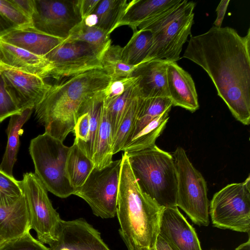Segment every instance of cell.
Returning <instances> with one entry per match:
<instances>
[{
  "instance_id": "6da1fadb",
  "label": "cell",
  "mask_w": 250,
  "mask_h": 250,
  "mask_svg": "<svg viewBox=\"0 0 250 250\" xmlns=\"http://www.w3.org/2000/svg\"><path fill=\"white\" fill-rule=\"evenodd\" d=\"M183 58L201 67L233 116L250 123V29L245 36L229 27L191 36Z\"/></svg>"
},
{
  "instance_id": "7a4b0ae2",
  "label": "cell",
  "mask_w": 250,
  "mask_h": 250,
  "mask_svg": "<svg viewBox=\"0 0 250 250\" xmlns=\"http://www.w3.org/2000/svg\"><path fill=\"white\" fill-rule=\"evenodd\" d=\"M111 81L103 69H94L52 85L34 108L38 122L45 132L63 142L73 132L78 118L89 104L103 94Z\"/></svg>"
},
{
  "instance_id": "3957f363",
  "label": "cell",
  "mask_w": 250,
  "mask_h": 250,
  "mask_svg": "<svg viewBox=\"0 0 250 250\" xmlns=\"http://www.w3.org/2000/svg\"><path fill=\"white\" fill-rule=\"evenodd\" d=\"M121 159L116 210L119 232L139 248L156 250L163 208L142 190L126 153Z\"/></svg>"
},
{
  "instance_id": "277c9868",
  "label": "cell",
  "mask_w": 250,
  "mask_h": 250,
  "mask_svg": "<svg viewBox=\"0 0 250 250\" xmlns=\"http://www.w3.org/2000/svg\"><path fill=\"white\" fill-rule=\"evenodd\" d=\"M126 154L142 190L161 207L176 206L177 176L172 154L156 145Z\"/></svg>"
},
{
  "instance_id": "5b68a950",
  "label": "cell",
  "mask_w": 250,
  "mask_h": 250,
  "mask_svg": "<svg viewBox=\"0 0 250 250\" xmlns=\"http://www.w3.org/2000/svg\"><path fill=\"white\" fill-rule=\"evenodd\" d=\"M195 3L181 0L164 13L141 23L137 30L149 31L152 42L147 61L176 62L191 33Z\"/></svg>"
},
{
  "instance_id": "8992f818",
  "label": "cell",
  "mask_w": 250,
  "mask_h": 250,
  "mask_svg": "<svg viewBox=\"0 0 250 250\" xmlns=\"http://www.w3.org/2000/svg\"><path fill=\"white\" fill-rule=\"evenodd\" d=\"M69 149L63 142L45 132L32 139L29 146L35 174L48 191L61 198L75 191L65 176Z\"/></svg>"
},
{
  "instance_id": "52a82bcc",
  "label": "cell",
  "mask_w": 250,
  "mask_h": 250,
  "mask_svg": "<svg viewBox=\"0 0 250 250\" xmlns=\"http://www.w3.org/2000/svg\"><path fill=\"white\" fill-rule=\"evenodd\" d=\"M172 155L177 176L176 206L194 224L208 226L209 205L204 177L193 166L182 147H177Z\"/></svg>"
},
{
  "instance_id": "ba28073f",
  "label": "cell",
  "mask_w": 250,
  "mask_h": 250,
  "mask_svg": "<svg viewBox=\"0 0 250 250\" xmlns=\"http://www.w3.org/2000/svg\"><path fill=\"white\" fill-rule=\"evenodd\" d=\"M213 225L222 229L250 232V176L243 182L229 184L215 193L209 212Z\"/></svg>"
},
{
  "instance_id": "9c48e42d",
  "label": "cell",
  "mask_w": 250,
  "mask_h": 250,
  "mask_svg": "<svg viewBox=\"0 0 250 250\" xmlns=\"http://www.w3.org/2000/svg\"><path fill=\"white\" fill-rule=\"evenodd\" d=\"M20 184L27 206L31 229L36 231L37 240L49 245L56 239L62 219L53 208L48 191L35 173H24Z\"/></svg>"
},
{
  "instance_id": "30bf717a",
  "label": "cell",
  "mask_w": 250,
  "mask_h": 250,
  "mask_svg": "<svg viewBox=\"0 0 250 250\" xmlns=\"http://www.w3.org/2000/svg\"><path fill=\"white\" fill-rule=\"evenodd\" d=\"M122 159L102 169L94 168L84 183L74 195L84 200L93 213L103 219L113 218L116 213Z\"/></svg>"
},
{
  "instance_id": "8fae6325",
  "label": "cell",
  "mask_w": 250,
  "mask_h": 250,
  "mask_svg": "<svg viewBox=\"0 0 250 250\" xmlns=\"http://www.w3.org/2000/svg\"><path fill=\"white\" fill-rule=\"evenodd\" d=\"M103 55L86 43L64 42L44 57L50 64V77L60 79L94 69H103Z\"/></svg>"
},
{
  "instance_id": "7c38bea8",
  "label": "cell",
  "mask_w": 250,
  "mask_h": 250,
  "mask_svg": "<svg viewBox=\"0 0 250 250\" xmlns=\"http://www.w3.org/2000/svg\"><path fill=\"white\" fill-rule=\"evenodd\" d=\"M82 20L77 0H35L32 25L42 33L65 40Z\"/></svg>"
},
{
  "instance_id": "4fadbf2b",
  "label": "cell",
  "mask_w": 250,
  "mask_h": 250,
  "mask_svg": "<svg viewBox=\"0 0 250 250\" xmlns=\"http://www.w3.org/2000/svg\"><path fill=\"white\" fill-rule=\"evenodd\" d=\"M0 73L6 89L21 111L34 109L52 87L44 79L0 62Z\"/></svg>"
},
{
  "instance_id": "5bb4252c",
  "label": "cell",
  "mask_w": 250,
  "mask_h": 250,
  "mask_svg": "<svg viewBox=\"0 0 250 250\" xmlns=\"http://www.w3.org/2000/svg\"><path fill=\"white\" fill-rule=\"evenodd\" d=\"M49 250H111L100 233L83 218L62 220Z\"/></svg>"
},
{
  "instance_id": "9a60e30c",
  "label": "cell",
  "mask_w": 250,
  "mask_h": 250,
  "mask_svg": "<svg viewBox=\"0 0 250 250\" xmlns=\"http://www.w3.org/2000/svg\"><path fill=\"white\" fill-rule=\"evenodd\" d=\"M159 235L172 250H202L194 229L177 206L163 208Z\"/></svg>"
},
{
  "instance_id": "2e32d148",
  "label": "cell",
  "mask_w": 250,
  "mask_h": 250,
  "mask_svg": "<svg viewBox=\"0 0 250 250\" xmlns=\"http://www.w3.org/2000/svg\"><path fill=\"white\" fill-rule=\"evenodd\" d=\"M167 85L172 106L190 112L199 107L198 95L191 75L176 62H169L167 70Z\"/></svg>"
},
{
  "instance_id": "e0dca14e",
  "label": "cell",
  "mask_w": 250,
  "mask_h": 250,
  "mask_svg": "<svg viewBox=\"0 0 250 250\" xmlns=\"http://www.w3.org/2000/svg\"><path fill=\"white\" fill-rule=\"evenodd\" d=\"M165 60H151L137 65L132 76L137 78L141 95L144 98L168 97Z\"/></svg>"
},
{
  "instance_id": "ac0fdd59",
  "label": "cell",
  "mask_w": 250,
  "mask_h": 250,
  "mask_svg": "<svg viewBox=\"0 0 250 250\" xmlns=\"http://www.w3.org/2000/svg\"><path fill=\"white\" fill-rule=\"evenodd\" d=\"M1 62L12 68L37 75L50 77V64L43 56L34 54L0 39Z\"/></svg>"
},
{
  "instance_id": "d6986e66",
  "label": "cell",
  "mask_w": 250,
  "mask_h": 250,
  "mask_svg": "<svg viewBox=\"0 0 250 250\" xmlns=\"http://www.w3.org/2000/svg\"><path fill=\"white\" fill-rule=\"evenodd\" d=\"M0 39L43 57L64 42V40L42 33L33 27L11 29L0 36Z\"/></svg>"
},
{
  "instance_id": "ffe728a7",
  "label": "cell",
  "mask_w": 250,
  "mask_h": 250,
  "mask_svg": "<svg viewBox=\"0 0 250 250\" xmlns=\"http://www.w3.org/2000/svg\"><path fill=\"white\" fill-rule=\"evenodd\" d=\"M31 229L23 194L11 205L0 206V238L4 242L18 237Z\"/></svg>"
},
{
  "instance_id": "44dd1931",
  "label": "cell",
  "mask_w": 250,
  "mask_h": 250,
  "mask_svg": "<svg viewBox=\"0 0 250 250\" xmlns=\"http://www.w3.org/2000/svg\"><path fill=\"white\" fill-rule=\"evenodd\" d=\"M181 0H133L128 2L117 28L127 25L133 31L142 23L164 13Z\"/></svg>"
},
{
  "instance_id": "7402d4cb",
  "label": "cell",
  "mask_w": 250,
  "mask_h": 250,
  "mask_svg": "<svg viewBox=\"0 0 250 250\" xmlns=\"http://www.w3.org/2000/svg\"><path fill=\"white\" fill-rule=\"evenodd\" d=\"M33 109L27 108L10 117L6 129L7 145L0 164V169L9 176H13V169L19 149V137L23 132L22 127L30 118Z\"/></svg>"
},
{
  "instance_id": "603a6c76",
  "label": "cell",
  "mask_w": 250,
  "mask_h": 250,
  "mask_svg": "<svg viewBox=\"0 0 250 250\" xmlns=\"http://www.w3.org/2000/svg\"><path fill=\"white\" fill-rule=\"evenodd\" d=\"M112 142L111 126L106 106L103 101L93 158L95 168L102 169L112 162Z\"/></svg>"
},
{
  "instance_id": "cb8c5ba5",
  "label": "cell",
  "mask_w": 250,
  "mask_h": 250,
  "mask_svg": "<svg viewBox=\"0 0 250 250\" xmlns=\"http://www.w3.org/2000/svg\"><path fill=\"white\" fill-rule=\"evenodd\" d=\"M95 167L92 160L87 157L75 144L70 147L65 165V176L75 189L81 187Z\"/></svg>"
},
{
  "instance_id": "d4e9b609",
  "label": "cell",
  "mask_w": 250,
  "mask_h": 250,
  "mask_svg": "<svg viewBox=\"0 0 250 250\" xmlns=\"http://www.w3.org/2000/svg\"><path fill=\"white\" fill-rule=\"evenodd\" d=\"M168 108L147 124L126 144L122 149L128 153L143 150L155 145L157 138L165 128L169 119Z\"/></svg>"
},
{
  "instance_id": "484cf974",
  "label": "cell",
  "mask_w": 250,
  "mask_h": 250,
  "mask_svg": "<svg viewBox=\"0 0 250 250\" xmlns=\"http://www.w3.org/2000/svg\"><path fill=\"white\" fill-rule=\"evenodd\" d=\"M128 4L126 0H100L93 13L96 18L95 25L110 35L117 28Z\"/></svg>"
},
{
  "instance_id": "4316f807",
  "label": "cell",
  "mask_w": 250,
  "mask_h": 250,
  "mask_svg": "<svg viewBox=\"0 0 250 250\" xmlns=\"http://www.w3.org/2000/svg\"><path fill=\"white\" fill-rule=\"evenodd\" d=\"M152 42L149 31L137 30L126 45L123 47L122 59L130 65H137L147 61Z\"/></svg>"
},
{
  "instance_id": "83f0119b",
  "label": "cell",
  "mask_w": 250,
  "mask_h": 250,
  "mask_svg": "<svg viewBox=\"0 0 250 250\" xmlns=\"http://www.w3.org/2000/svg\"><path fill=\"white\" fill-rule=\"evenodd\" d=\"M65 42H80L86 43L104 54L111 45L109 35L95 25H90L83 20L71 31Z\"/></svg>"
},
{
  "instance_id": "f1b7e54d",
  "label": "cell",
  "mask_w": 250,
  "mask_h": 250,
  "mask_svg": "<svg viewBox=\"0 0 250 250\" xmlns=\"http://www.w3.org/2000/svg\"><path fill=\"white\" fill-rule=\"evenodd\" d=\"M172 106L168 97H143L136 122L125 144L150 122Z\"/></svg>"
},
{
  "instance_id": "f546056e",
  "label": "cell",
  "mask_w": 250,
  "mask_h": 250,
  "mask_svg": "<svg viewBox=\"0 0 250 250\" xmlns=\"http://www.w3.org/2000/svg\"><path fill=\"white\" fill-rule=\"evenodd\" d=\"M143 99V97L139 91L128 104L118 130L113 140V155L122 151L128 139L136 122Z\"/></svg>"
},
{
  "instance_id": "4dcf8cb0",
  "label": "cell",
  "mask_w": 250,
  "mask_h": 250,
  "mask_svg": "<svg viewBox=\"0 0 250 250\" xmlns=\"http://www.w3.org/2000/svg\"><path fill=\"white\" fill-rule=\"evenodd\" d=\"M123 47L118 45H110L104 53L101 63L103 69L111 80L131 77L137 65H130L122 59Z\"/></svg>"
},
{
  "instance_id": "1f68e13d",
  "label": "cell",
  "mask_w": 250,
  "mask_h": 250,
  "mask_svg": "<svg viewBox=\"0 0 250 250\" xmlns=\"http://www.w3.org/2000/svg\"><path fill=\"white\" fill-rule=\"evenodd\" d=\"M139 91L137 80L133 85L121 95L107 103L104 101L111 126L113 140L128 104Z\"/></svg>"
},
{
  "instance_id": "d6a6232c",
  "label": "cell",
  "mask_w": 250,
  "mask_h": 250,
  "mask_svg": "<svg viewBox=\"0 0 250 250\" xmlns=\"http://www.w3.org/2000/svg\"><path fill=\"white\" fill-rule=\"evenodd\" d=\"M104 99V92L93 99L87 106L85 112L90 116L89 134L86 142L82 150L89 159L93 160L100 123L101 109Z\"/></svg>"
},
{
  "instance_id": "836d02e7",
  "label": "cell",
  "mask_w": 250,
  "mask_h": 250,
  "mask_svg": "<svg viewBox=\"0 0 250 250\" xmlns=\"http://www.w3.org/2000/svg\"><path fill=\"white\" fill-rule=\"evenodd\" d=\"M22 195L20 181L0 169V206L11 205Z\"/></svg>"
},
{
  "instance_id": "e575fe53",
  "label": "cell",
  "mask_w": 250,
  "mask_h": 250,
  "mask_svg": "<svg viewBox=\"0 0 250 250\" xmlns=\"http://www.w3.org/2000/svg\"><path fill=\"white\" fill-rule=\"evenodd\" d=\"M0 15L13 29L32 27L31 21L19 11L9 0H0Z\"/></svg>"
},
{
  "instance_id": "d590c367",
  "label": "cell",
  "mask_w": 250,
  "mask_h": 250,
  "mask_svg": "<svg viewBox=\"0 0 250 250\" xmlns=\"http://www.w3.org/2000/svg\"><path fill=\"white\" fill-rule=\"evenodd\" d=\"M0 250H49L38 240L34 238L28 231L14 239L0 244Z\"/></svg>"
},
{
  "instance_id": "8d00e7d4",
  "label": "cell",
  "mask_w": 250,
  "mask_h": 250,
  "mask_svg": "<svg viewBox=\"0 0 250 250\" xmlns=\"http://www.w3.org/2000/svg\"><path fill=\"white\" fill-rule=\"evenodd\" d=\"M135 77H129L111 80L104 91V102L107 103L121 95L137 81Z\"/></svg>"
},
{
  "instance_id": "74e56055",
  "label": "cell",
  "mask_w": 250,
  "mask_h": 250,
  "mask_svg": "<svg viewBox=\"0 0 250 250\" xmlns=\"http://www.w3.org/2000/svg\"><path fill=\"white\" fill-rule=\"evenodd\" d=\"M21 112L7 91L2 76L0 73V120H4Z\"/></svg>"
},
{
  "instance_id": "f35d334b",
  "label": "cell",
  "mask_w": 250,
  "mask_h": 250,
  "mask_svg": "<svg viewBox=\"0 0 250 250\" xmlns=\"http://www.w3.org/2000/svg\"><path fill=\"white\" fill-rule=\"evenodd\" d=\"M90 126V116L86 112L78 119L73 132L75 139L74 143L82 150L87 141Z\"/></svg>"
},
{
  "instance_id": "ab89813d",
  "label": "cell",
  "mask_w": 250,
  "mask_h": 250,
  "mask_svg": "<svg viewBox=\"0 0 250 250\" xmlns=\"http://www.w3.org/2000/svg\"><path fill=\"white\" fill-rule=\"evenodd\" d=\"M21 14L31 21L35 10V0H9Z\"/></svg>"
},
{
  "instance_id": "60d3db41",
  "label": "cell",
  "mask_w": 250,
  "mask_h": 250,
  "mask_svg": "<svg viewBox=\"0 0 250 250\" xmlns=\"http://www.w3.org/2000/svg\"><path fill=\"white\" fill-rule=\"evenodd\" d=\"M100 0H77V5L83 20L93 14Z\"/></svg>"
},
{
  "instance_id": "b9f144b4",
  "label": "cell",
  "mask_w": 250,
  "mask_h": 250,
  "mask_svg": "<svg viewBox=\"0 0 250 250\" xmlns=\"http://www.w3.org/2000/svg\"><path fill=\"white\" fill-rule=\"evenodd\" d=\"M229 2V0H222L219 2L216 9L217 18L213 23L214 26L221 27Z\"/></svg>"
},
{
  "instance_id": "7bdbcfd3",
  "label": "cell",
  "mask_w": 250,
  "mask_h": 250,
  "mask_svg": "<svg viewBox=\"0 0 250 250\" xmlns=\"http://www.w3.org/2000/svg\"><path fill=\"white\" fill-rule=\"evenodd\" d=\"M156 250H172V249L166 241L158 235L156 243Z\"/></svg>"
},
{
  "instance_id": "ee69618b",
  "label": "cell",
  "mask_w": 250,
  "mask_h": 250,
  "mask_svg": "<svg viewBox=\"0 0 250 250\" xmlns=\"http://www.w3.org/2000/svg\"><path fill=\"white\" fill-rule=\"evenodd\" d=\"M119 234L126 246L128 250H149L146 249L140 248L137 247L131 241L129 240L122 233L119 232Z\"/></svg>"
},
{
  "instance_id": "f6af8a7d",
  "label": "cell",
  "mask_w": 250,
  "mask_h": 250,
  "mask_svg": "<svg viewBox=\"0 0 250 250\" xmlns=\"http://www.w3.org/2000/svg\"><path fill=\"white\" fill-rule=\"evenodd\" d=\"M13 29L0 15V37Z\"/></svg>"
},
{
  "instance_id": "bcb514c9",
  "label": "cell",
  "mask_w": 250,
  "mask_h": 250,
  "mask_svg": "<svg viewBox=\"0 0 250 250\" xmlns=\"http://www.w3.org/2000/svg\"><path fill=\"white\" fill-rule=\"evenodd\" d=\"M235 250H250V237L246 242L239 245Z\"/></svg>"
},
{
  "instance_id": "7dc6e473",
  "label": "cell",
  "mask_w": 250,
  "mask_h": 250,
  "mask_svg": "<svg viewBox=\"0 0 250 250\" xmlns=\"http://www.w3.org/2000/svg\"><path fill=\"white\" fill-rule=\"evenodd\" d=\"M4 241L0 238V244L3 243Z\"/></svg>"
},
{
  "instance_id": "c3c4849f",
  "label": "cell",
  "mask_w": 250,
  "mask_h": 250,
  "mask_svg": "<svg viewBox=\"0 0 250 250\" xmlns=\"http://www.w3.org/2000/svg\"><path fill=\"white\" fill-rule=\"evenodd\" d=\"M3 120H0V124L3 121Z\"/></svg>"
},
{
  "instance_id": "681fc988",
  "label": "cell",
  "mask_w": 250,
  "mask_h": 250,
  "mask_svg": "<svg viewBox=\"0 0 250 250\" xmlns=\"http://www.w3.org/2000/svg\"><path fill=\"white\" fill-rule=\"evenodd\" d=\"M1 62V58H0V62Z\"/></svg>"
}]
</instances>
